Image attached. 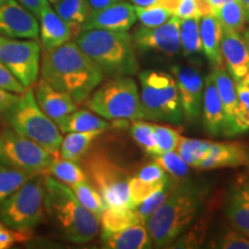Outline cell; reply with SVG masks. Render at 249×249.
<instances>
[{"mask_svg": "<svg viewBox=\"0 0 249 249\" xmlns=\"http://www.w3.org/2000/svg\"><path fill=\"white\" fill-rule=\"evenodd\" d=\"M39 71L40 79L68 93L77 105L86 102L105 77L98 65L71 40L43 51Z\"/></svg>", "mask_w": 249, "mask_h": 249, "instance_id": "obj_1", "label": "cell"}, {"mask_svg": "<svg viewBox=\"0 0 249 249\" xmlns=\"http://www.w3.org/2000/svg\"><path fill=\"white\" fill-rule=\"evenodd\" d=\"M204 187L185 180L149 218L147 230L156 248L169 247L191 225L205 200Z\"/></svg>", "mask_w": 249, "mask_h": 249, "instance_id": "obj_2", "label": "cell"}, {"mask_svg": "<svg viewBox=\"0 0 249 249\" xmlns=\"http://www.w3.org/2000/svg\"><path fill=\"white\" fill-rule=\"evenodd\" d=\"M46 214L67 241L87 244L98 234L101 223L86 209L70 186L44 174Z\"/></svg>", "mask_w": 249, "mask_h": 249, "instance_id": "obj_3", "label": "cell"}, {"mask_svg": "<svg viewBox=\"0 0 249 249\" xmlns=\"http://www.w3.org/2000/svg\"><path fill=\"white\" fill-rule=\"evenodd\" d=\"M74 42L98 65L105 76H130L138 73L135 45L128 31L81 30Z\"/></svg>", "mask_w": 249, "mask_h": 249, "instance_id": "obj_4", "label": "cell"}, {"mask_svg": "<svg viewBox=\"0 0 249 249\" xmlns=\"http://www.w3.org/2000/svg\"><path fill=\"white\" fill-rule=\"evenodd\" d=\"M87 107L107 120H140L143 110L136 82L129 76L104 81L86 99Z\"/></svg>", "mask_w": 249, "mask_h": 249, "instance_id": "obj_5", "label": "cell"}, {"mask_svg": "<svg viewBox=\"0 0 249 249\" xmlns=\"http://www.w3.org/2000/svg\"><path fill=\"white\" fill-rule=\"evenodd\" d=\"M12 129L43 145L51 154L58 155L62 135L58 126L37 104L33 87L26 88L18 101L4 114Z\"/></svg>", "mask_w": 249, "mask_h": 249, "instance_id": "obj_6", "label": "cell"}, {"mask_svg": "<svg viewBox=\"0 0 249 249\" xmlns=\"http://www.w3.org/2000/svg\"><path fill=\"white\" fill-rule=\"evenodd\" d=\"M44 174L34 176L0 205V222L4 225L27 234L44 220Z\"/></svg>", "mask_w": 249, "mask_h": 249, "instance_id": "obj_7", "label": "cell"}, {"mask_svg": "<svg viewBox=\"0 0 249 249\" xmlns=\"http://www.w3.org/2000/svg\"><path fill=\"white\" fill-rule=\"evenodd\" d=\"M139 79L143 119L181 123L183 113L174 77L164 71H144Z\"/></svg>", "mask_w": 249, "mask_h": 249, "instance_id": "obj_8", "label": "cell"}, {"mask_svg": "<svg viewBox=\"0 0 249 249\" xmlns=\"http://www.w3.org/2000/svg\"><path fill=\"white\" fill-rule=\"evenodd\" d=\"M82 160L89 182L101 194L107 208H130L128 185L132 177L126 170L102 151L88 152Z\"/></svg>", "mask_w": 249, "mask_h": 249, "instance_id": "obj_9", "label": "cell"}, {"mask_svg": "<svg viewBox=\"0 0 249 249\" xmlns=\"http://www.w3.org/2000/svg\"><path fill=\"white\" fill-rule=\"evenodd\" d=\"M58 155L11 127L0 132V164L6 166L34 174L46 173Z\"/></svg>", "mask_w": 249, "mask_h": 249, "instance_id": "obj_10", "label": "cell"}, {"mask_svg": "<svg viewBox=\"0 0 249 249\" xmlns=\"http://www.w3.org/2000/svg\"><path fill=\"white\" fill-rule=\"evenodd\" d=\"M40 50L37 39L0 36V61L24 88L34 87L38 80Z\"/></svg>", "mask_w": 249, "mask_h": 249, "instance_id": "obj_11", "label": "cell"}, {"mask_svg": "<svg viewBox=\"0 0 249 249\" xmlns=\"http://www.w3.org/2000/svg\"><path fill=\"white\" fill-rule=\"evenodd\" d=\"M180 18L173 15L161 26L149 28L140 26L133 31L134 45L142 51H156L166 55L180 52Z\"/></svg>", "mask_w": 249, "mask_h": 249, "instance_id": "obj_12", "label": "cell"}, {"mask_svg": "<svg viewBox=\"0 0 249 249\" xmlns=\"http://www.w3.org/2000/svg\"><path fill=\"white\" fill-rule=\"evenodd\" d=\"M172 74L178 87L183 118L188 123H194L198 119L202 110L203 79L195 68L181 65L173 66Z\"/></svg>", "mask_w": 249, "mask_h": 249, "instance_id": "obj_13", "label": "cell"}, {"mask_svg": "<svg viewBox=\"0 0 249 249\" xmlns=\"http://www.w3.org/2000/svg\"><path fill=\"white\" fill-rule=\"evenodd\" d=\"M0 36L38 39L39 23L18 0H7L0 5Z\"/></svg>", "mask_w": 249, "mask_h": 249, "instance_id": "obj_14", "label": "cell"}, {"mask_svg": "<svg viewBox=\"0 0 249 249\" xmlns=\"http://www.w3.org/2000/svg\"><path fill=\"white\" fill-rule=\"evenodd\" d=\"M135 8L127 1L116 4L93 12L87 18L81 30L105 29L112 31H128L136 22Z\"/></svg>", "mask_w": 249, "mask_h": 249, "instance_id": "obj_15", "label": "cell"}, {"mask_svg": "<svg viewBox=\"0 0 249 249\" xmlns=\"http://www.w3.org/2000/svg\"><path fill=\"white\" fill-rule=\"evenodd\" d=\"M33 89L37 104L55 124L77 108V104L68 93L53 88L45 80H37Z\"/></svg>", "mask_w": 249, "mask_h": 249, "instance_id": "obj_16", "label": "cell"}, {"mask_svg": "<svg viewBox=\"0 0 249 249\" xmlns=\"http://www.w3.org/2000/svg\"><path fill=\"white\" fill-rule=\"evenodd\" d=\"M220 51L225 67L234 82H240L249 71V52L241 34L222 28Z\"/></svg>", "mask_w": 249, "mask_h": 249, "instance_id": "obj_17", "label": "cell"}, {"mask_svg": "<svg viewBox=\"0 0 249 249\" xmlns=\"http://www.w3.org/2000/svg\"><path fill=\"white\" fill-rule=\"evenodd\" d=\"M38 18L40 48L43 51L59 48L73 37L71 28L51 7L48 0H45L40 8Z\"/></svg>", "mask_w": 249, "mask_h": 249, "instance_id": "obj_18", "label": "cell"}, {"mask_svg": "<svg viewBox=\"0 0 249 249\" xmlns=\"http://www.w3.org/2000/svg\"><path fill=\"white\" fill-rule=\"evenodd\" d=\"M249 150L240 142H211L207 157L197 169L213 170L222 167H238L247 165Z\"/></svg>", "mask_w": 249, "mask_h": 249, "instance_id": "obj_19", "label": "cell"}, {"mask_svg": "<svg viewBox=\"0 0 249 249\" xmlns=\"http://www.w3.org/2000/svg\"><path fill=\"white\" fill-rule=\"evenodd\" d=\"M213 74L216 82L218 93L222 101L224 113H225V132L224 135H236L235 130V116L238 110V93L234 80L227 71L226 67L222 66L213 67Z\"/></svg>", "mask_w": 249, "mask_h": 249, "instance_id": "obj_20", "label": "cell"}, {"mask_svg": "<svg viewBox=\"0 0 249 249\" xmlns=\"http://www.w3.org/2000/svg\"><path fill=\"white\" fill-rule=\"evenodd\" d=\"M202 107H203L205 129L214 136L224 134L225 132V113H224L223 104L220 101L219 93H218L213 71L205 77Z\"/></svg>", "mask_w": 249, "mask_h": 249, "instance_id": "obj_21", "label": "cell"}, {"mask_svg": "<svg viewBox=\"0 0 249 249\" xmlns=\"http://www.w3.org/2000/svg\"><path fill=\"white\" fill-rule=\"evenodd\" d=\"M102 244L108 249H148L152 246L147 227L138 224L116 233H102Z\"/></svg>", "mask_w": 249, "mask_h": 249, "instance_id": "obj_22", "label": "cell"}, {"mask_svg": "<svg viewBox=\"0 0 249 249\" xmlns=\"http://www.w3.org/2000/svg\"><path fill=\"white\" fill-rule=\"evenodd\" d=\"M200 36L202 52L213 67L222 66L223 57L220 51L222 27L214 14L202 15L200 18Z\"/></svg>", "mask_w": 249, "mask_h": 249, "instance_id": "obj_23", "label": "cell"}, {"mask_svg": "<svg viewBox=\"0 0 249 249\" xmlns=\"http://www.w3.org/2000/svg\"><path fill=\"white\" fill-rule=\"evenodd\" d=\"M61 134L71 132H105L110 128V124L95 112L88 110H76L64 118L58 124Z\"/></svg>", "mask_w": 249, "mask_h": 249, "instance_id": "obj_24", "label": "cell"}, {"mask_svg": "<svg viewBox=\"0 0 249 249\" xmlns=\"http://www.w3.org/2000/svg\"><path fill=\"white\" fill-rule=\"evenodd\" d=\"M226 214L236 231L249 238V185H242L233 192Z\"/></svg>", "mask_w": 249, "mask_h": 249, "instance_id": "obj_25", "label": "cell"}, {"mask_svg": "<svg viewBox=\"0 0 249 249\" xmlns=\"http://www.w3.org/2000/svg\"><path fill=\"white\" fill-rule=\"evenodd\" d=\"M104 132H71L62 138L59 157L79 163L86 157L93 142Z\"/></svg>", "mask_w": 249, "mask_h": 249, "instance_id": "obj_26", "label": "cell"}, {"mask_svg": "<svg viewBox=\"0 0 249 249\" xmlns=\"http://www.w3.org/2000/svg\"><path fill=\"white\" fill-rule=\"evenodd\" d=\"M53 7L59 17L71 28L73 36L80 33L90 15L88 0H60Z\"/></svg>", "mask_w": 249, "mask_h": 249, "instance_id": "obj_27", "label": "cell"}, {"mask_svg": "<svg viewBox=\"0 0 249 249\" xmlns=\"http://www.w3.org/2000/svg\"><path fill=\"white\" fill-rule=\"evenodd\" d=\"M99 223L102 226V233H116L127 227L141 224V220L135 209L119 207L107 208L99 219Z\"/></svg>", "mask_w": 249, "mask_h": 249, "instance_id": "obj_28", "label": "cell"}, {"mask_svg": "<svg viewBox=\"0 0 249 249\" xmlns=\"http://www.w3.org/2000/svg\"><path fill=\"white\" fill-rule=\"evenodd\" d=\"M46 173L70 187L89 181L85 169H82L76 161L64 160V158L59 157V155L55 156Z\"/></svg>", "mask_w": 249, "mask_h": 249, "instance_id": "obj_29", "label": "cell"}, {"mask_svg": "<svg viewBox=\"0 0 249 249\" xmlns=\"http://www.w3.org/2000/svg\"><path fill=\"white\" fill-rule=\"evenodd\" d=\"M181 182L182 181H179V180H177L176 178H173V177H171L169 174L165 185L161 187L160 189L152 193L150 196H148L144 201H142L141 203L135 208V211L136 213H138L140 220H141V224L145 226L149 218L160 209V205L166 201V198L169 197L171 193H172Z\"/></svg>", "mask_w": 249, "mask_h": 249, "instance_id": "obj_30", "label": "cell"}, {"mask_svg": "<svg viewBox=\"0 0 249 249\" xmlns=\"http://www.w3.org/2000/svg\"><path fill=\"white\" fill-rule=\"evenodd\" d=\"M180 50L183 55L200 53L202 52V43L200 36V18H180Z\"/></svg>", "mask_w": 249, "mask_h": 249, "instance_id": "obj_31", "label": "cell"}, {"mask_svg": "<svg viewBox=\"0 0 249 249\" xmlns=\"http://www.w3.org/2000/svg\"><path fill=\"white\" fill-rule=\"evenodd\" d=\"M211 145V141L200 139H189L180 136L176 151L188 166L197 169L201 161L207 157Z\"/></svg>", "mask_w": 249, "mask_h": 249, "instance_id": "obj_32", "label": "cell"}, {"mask_svg": "<svg viewBox=\"0 0 249 249\" xmlns=\"http://www.w3.org/2000/svg\"><path fill=\"white\" fill-rule=\"evenodd\" d=\"M223 29L242 34L245 31L246 21L244 9L238 0L226 2L213 12Z\"/></svg>", "mask_w": 249, "mask_h": 249, "instance_id": "obj_33", "label": "cell"}, {"mask_svg": "<svg viewBox=\"0 0 249 249\" xmlns=\"http://www.w3.org/2000/svg\"><path fill=\"white\" fill-rule=\"evenodd\" d=\"M36 174L0 164V205Z\"/></svg>", "mask_w": 249, "mask_h": 249, "instance_id": "obj_34", "label": "cell"}, {"mask_svg": "<svg viewBox=\"0 0 249 249\" xmlns=\"http://www.w3.org/2000/svg\"><path fill=\"white\" fill-rule=\"evenodd\" d=\"M71 188L75 194L77 200L80 201V203L87 210L90 211L93 216L101 219L103 213L107 209V205L103 201L101 194L95 189V187L89 181H85L77 183L75 186H71Z\"/></svg>", "mask_w": 249, "mask_h": 249, "instance_id": "obj_35", "label": "cell"}, {"mask_svg": "<svg viewBox=\"0 0 249 249\" xmlns=\"http://www.w3.org/2000/svg\"><path fill=\"white\" fill-rule=\"evenodd\" d=\"M154 124L147 121L133 120L132 128H130V134L134 141L139 144L147 154L157 156L158 150L156 145L155 136H154Z\"/></svg>", "mask_w": 249, "mask_h": 249, "instance_id": "obj_36", "label": "cell"}, {"mask_svg": "<svg viewBox=\"0 0 249 249\" xmlns=\"http://www.w3.org/2000/svg\"><path fill=\"white\" fill-rule=\"evenodd\" d=\"M167 177H169V174L166 173L165 178L161 180V181L158 182L143 181V180L136 178V177L130 178L128 185L130 209H135V208L138 207L142 201H144L148 196H150L152 193L160 189L161 187L165 185V182H166Z\"/></svg>", "mask_w": 249, "mask_h": 249, "instance_id": "obj_37", "label": "cell"}, {"mask_svg": "<svg viewBox=\"0 0 249 249\" xmlns=\"http://www.w3.org/2000/svg\"><path fill=\"white\" fill-rule=\"evenodd\" d=\"M155 161L163 167L165 172L179 181H185L188 176V165L176 150L155 156Z\"/></svg>", "mask_w": 249, "mask_h": 249, "instance_id": "obj_38", "label": "cell"}, {"mask_svg": "<svg viewBox=\"0 0 249 249\" xmlns=\"http://www.w3.org/2000/svg\"><path fill=\"white\" fill-rule=\"evenodd\" d=\"M136 18L141 22L142 26L154 28L161 26L173 17L174 13L171 9L163 7V6H150V7H136Z\"/></svg>", "mask_w": 249, "mask_h": 249, "instance_id": "obj_39", "label": "cell"}, {"mask_svg": "<svg viewBox=\"0 0 249 249\" xmlns=\"http://www.w3.org/2000/svg\"><path fill=\"white\" fill-rule=\"evenodd\" d=\"M154 136L157 145L158 155L174 151L179 143L180 133L177 129L163 124H154Z\"/></svg>", "mask_w": 249, "mask_h": 249, "instance_id": "obj_40", "label": "cell"}, {"mask_svg": "<svg viewBox=\"0 0 249 249\" xmlns=\"http://www.w3.org/2000/svg\"><path fill=\"white\" fill-rule=\"evenodd\" d=\"M236 93H238V110L235 116L236 134L246 132L249 129V89L236 82Z\"/></svg>", "mask_w": 249, "mask_h": 249, "instance_id": "obj_41", "label": "cell"}, {"mask_svg": "<svg viewBox=\"0 0 249 249\" xmlns=\"http://www.w3.org/2000/svg\"><path fill=\"white\" fill-rule=\"evenodd\" d=\"M216 247L222 249H249V238L239 231H229L222 235Z\"/></svg>", "mask_w": 249, "mask_h": 249, "instance_id": "obj_42", "label": "cell"}, {"mask_svg": "<svg viewBox=\"0 0 249 249\" xmlns=\"http://www.w3.org/2000/svg\"><path fill=\"white\" fill-rule=\"evenodd\" d=\"M165 176H166V172H165L163 167L154 160L152 163L141 167L138 174H136V178L147 182H158L161 181L165 178Z\"/></svg>", "mask_w": 249, "mask_h": 249, "instance_id": "obj_43", "label": "cell"}, {"mask_svg": "<svg viewBox=\"0 0 249 249\" xmlns=\"http://www.w3.org/2000/svg\"><path fill=\"white\" fill-rule=\"evenodd\" d=\"M0 88L7 89L9 91L17 93H22L26 90L20 83V81L15 79V76L4 66L1 61H0Z\"/></svg>", "mask_w": 249, "mask_h": 249, "instance_id": "obj_44", "label": "cell"}, {"mask_svg": "<svg viewBox=\"0 0 249 249\" xmlns=\"http://www.w3.org/2000/svg\"><path fill=\"white\" fill-rule=\"evenodd\" d=\"M27 234L9 229L0 222V249L12 247L17 241H22Z\"/></svg>", "mask_w": 249, "mask_h": 249, "instance_id": "obj_45", "label": "cell"}, {"mask_svg": "<svg viewBox=\"0 0 249 249\" xmlns=\"http://www.w3.org/2000/svg\"><path fill=\"white\" fill-rule=\"evenodd\" d=\"M174 15H177L179 18H201L197 0H180L174 11Z\"/></svg>", "mask_w": 249, "mask_h": 249, "instance_id": "obj_46", "label": "cell"}, {"mask_svg": "<svg viewBox=\"0 0 249 249\" xmlns=\"http://www.w3.org/2000/svg\"><path fill=\"white\" fill-rule=\"evenodd\" d=\"M21 93L9 91L7 89L0 88V114H5L14 107L18 101Z\"/></svg>", "mask_w": 249, "mask_h": 249, "instance_id": "obj_47", "label": "cell"}, {"mask_svg": "<svg viewBox=\"0 0 249 249\" xmlns=\"http://www.w3.org/2000/svg\"><path fill=\"white\" fill-rule=\"evenodd\" d=\"M133 6L136 7H150V6H163L171 9L173 12L176 11L180 0H129Z\"/></svg>", "mask_w": 249, "mask_h": 249, "instance_id": "obj_48", "label": "cell"}, {"mask_svg": "<svg viewBox=\"0 0 249 249\" xmlns=\"http://www.w3.org/2000/svg\"><path fill=\"white\" fill-rule=\"evenodd\" d=\"M24 8H27L28 11L31 12L35 17H38L40 8H42L43 4L45 2V0H18Z\"/></svg>", "mask_w": 249, "mask_h": 249, "instance_id": "obj_49", "label": "cell"}, {"mask_svg": "<svg viewBox=\"0 0 249 249\" xmlns=\"http://www.w3.org/2000/svg\"><path fill=\"white\" fill-rule=\"evenodd\" d=\"M121 0H88V5L90 8V14L93 12L101 11L103 8H107L108 6L119 2Z\"/></svg>", "mask_w": 249, "mask_h": 249, "instance_id": "obj_50", "label": "cell"}, {"mask_svg": "<svg viewBox=\"0 0 249 249\" xmlns=\"http://www.w3.org/2000/svg\"><path fill=\"white\" fill-rule=\"evenodd\" d=\"M238 1L240 2L242 9H244L246 21L249 22V0H238Z\"/></svg>", "mask_w": 249, "mask_h": 249, "instance_id": "obj_51", "label": "cell"}, {"mask_svg": "<svg viewBox=\"0 0 249 249\" xmlns=\"http://www.w3.org/2000/svg\"><path fill=\"white\" fill-rule=\"evenodd\" d=\"M240 83L244 87H246V88L249 89V71H248L247 74H246L244 77H242V80L240 81Z\"/></svg>", "mask_w": 249, "mask_h": 249, "instance_id": "obj_52", "label": "cell"}, {"mask_svg": "<svg viewBox=\"0 0 249 249\" xmlns=\"http://www.w3.org/2000/svg\"><path fill=\"white\" fill-rule=\"evenodd\" d=\"M244 39H245V43H246V45H247V49L249 52V29L244 31Z\"/></svg>", "mask_w": 249, "mask_h": 249, "instance_id": "obj_53", "label": "cell"}, {"mask_svg": "<svg viewBox=\"0 0 249 249\" xmlns=\"http://www.w3.org/2000/svg\"><path fill=\"white\" fill-rule=\"evenodd\" d=\"M48 1H49L51 5H54V4H57L58 1H60V0H48Z\"/></svg>", "mask_w": 249, "mask_h": 249, "instance_id": "obj_54", "label": "cell"}, {"mask_svg": "<svg viewBox=\"0 0 249 249\" xmlns=\"http://www.w3.org/2000/svg\"><path fill=\"white\" fill-rule=\"evenodd\" d=\"M5 1H7V0H0V5H1V4H4Z\"/></svg>", "mask_w": 249, "mask_h": 249, "instance_id": "obj_55", "label": "cell"}, {"mask_svg": "<svg viewBox=\"0 0 249 249\" xmlns=\"http://www.w3.org/2000/svg\"><path fill=\"white\" fill-rule=\"evenodd\" d=\"M247 165H249V161H248V164H247Z\"/></svg>", "mask_w": 249, "mask_h": 249, "instance_id": "obj_56", "label": "cell"}]
</instances>
